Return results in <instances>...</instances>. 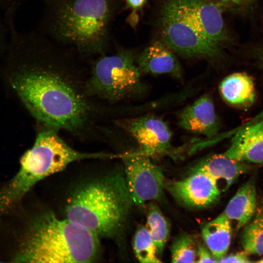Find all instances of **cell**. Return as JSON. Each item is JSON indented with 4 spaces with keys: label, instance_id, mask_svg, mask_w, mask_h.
Wrapping results in <instances>:
<instances>
[{
    "label": "cell",
    "instance_id": "1",
    "mask_svg": "<svg viewBox=\"0 0 263 263\" xmlns=\"http://www.w3.org/2000/svg\"><path fill=\"white\" fill-rule=\"evenodd\" d=\"M22 38L31 61L13 77V88L30 113L49 128L80 129L86 119V104L62 76L77 53L41 33Z\"/></svg>",
    "mask_w": 263,
    "mask_h": 263
},
{
    "label": "cell",
    "instance_id": "2",
    "mask_svg": "<svg viewBox=\"0 0 263 263\" xmlns=\"http://www.w3.org/2000/svg\"><path fill=\"white\" fill-rule=\"evenodd\" d=\"M41 34L83 57L107 53L115 0H41Z\"/></svg>",
    "mask_w": 263,
    "mask_h": 263
},
{
    "label": "cell",
    "instance_id": "3",
    "mask_svg": "<svg viewBox=\"0 0 263 263\" xmlns=\"http://www.w3.org/2000/svg\"><path fill=\"white\" fill-rule=\"evenodd\" d=\"M12 258L16 263H91L99 255V238L69 220L46 212L33 218Z\"/></svg>",
    "mask_w": 263,
    "mask_h": 263
},
{
    "label": "cell",
    "instance_id": "4",
    "mask_svg": "<svg viewBox=\"0 0 263 263\" xmlns=\"http://www.w3.org/2000/svg\"><path fill=\"white\" fill-rule=\"evenodd\" d=\"M132 202L124 173H110L78 187L67 200L66 218L99 238L115 236Z\"/></svg>",
    "mask_w": 263,
    "mask_h": 263
},
{
    "label": "cell",
    "instance_id": "5",
    "mask_svg": "<svg viewBox=\"0 0 263 263\" xmlns=\"http://www.w3.org/2000/svg\"><path fill=\"white\" fill-rule=\"evenodd\" d=\"M54 129L40 132L20 160L15 175L0 188V214L14 207L39 181L64 169L73 162L116 158V154L86 153L73 149Z\"/></svg>",
    "mask_w": 263,
    "mask_h": 263
},
{
    "label": "cell",
    "instance_id": "6",
    "mask_svg": "<svg viewBox=\"0 0 263 263\" xmlns=\"http://www.w3.org/2000/svg\"><path fill=\"white\" fill-rule=\"evenodd\" d=\"M141 73L131 51L98 56L92 69L90 88L94 94L111 101L138 95L144 89Z\"/></svg>",
    "mask_w": 263,
    "mask_h": 263
},
{
    "label": "cell",
    "instance_id": "7",
    "mask_svg": "<svg viewBox=\"0 0 263 263\" xmlns=\"http://www.w3.org/2000/svg\"><path fill=\"white\" fill-rule=\"evenodd\" d=\"M181 19L212 46L224 53L233 42L216 0H165L162 7Z\"/></svg>",
    "mask_w": 263,
    "mask_h": 263
},
{
    "label": "cell",
    "instance_id": "8",
    "mask_svg": "<svg viewBox=\"0 0 263 263\" xmlns=\"http://www.w3.org/2000/svg\"><path fill=\"white\" fill-rule=\"evenodd\" d=\"M150 157L139 150L120 154L132 202L138 206L159 200L165 188V178L162 170Z\"/></svg>",
    "mask_w": 263,
    "mask_h": 263
},
{
    "label": "cell",
    "instance_id": "9",
    "mask_svg": "<svg viewBox=\"0 0 263 263\" xmlns=\"http://www.w3.org/2000/svg\"><path fill=\"white\" fill-rule=\"evenodd\" d=\"M160 18L164 43L181 56L212 59L223 54L169 11L162 8Z\"/></svg>",
    "mask_w": 263,
    "mask_h": 263
},
{
    "label": "cell",
    "instance_id": "10",
    "mask_svg": "<svg viewBox=\"0 0 263 263\" xmlns=\"http://www.w3.org/2000/svg\"><path fill=\"white\" fill-rule=\"evenodd\" d=\"M165 187L179 202L193 208H203L215 203L220 196L217 183L204 172L194 169L187 178L165 181Z\"/></svg>",
    "mask_w": 263,
    "mask_h": 263
},
{
    "label": "cell",
    "instance_id": "11",
    "mask_svg": "<svg viewBox=\"0 0 263 263\" xmlns=\"http://www.w3.org/2000/svg\"><path fill=\"white\" fill-rule=\"evenodd\" d=\"M137 141L140 152L150 157L171 148V132L162 119L151 115L127 119L119 123Z\"/></svg>",
    "mask_w": 263,
    "mask_h": 263
},
{
    "label": "cell",
    "instance_id": "12",
    "mask_svg": "<svg viewBox=\"0 0 263 263\" xmlns=\"http://www.w3.org/2000/svg\"><path fill=\"white\" fill-rule=\"evenodd\" d=\"M223 153L243 163L263 164V119L236 131Z\"/></svg>",
    "mask_w": 263,
    "mask_h": 263
},
{
    "label": "cell",
    "instance_id": "13",
    "mask_svg": "<svg viewBox=\"0 0 263 263\" xmlns=\"http://www.w3.org/2000/svg\"><path fill=\"white\" fill-rule=\"evenodd\" d=\"M181 128L189 132L212 138L218 133L220 124L211 97L204 94L185 108L179 116Z\"/></svg>",
    "mask_w": 263,
    "mask_h": 263
},
{
    "label": "cell",
    "instance_id": "14",
    "mask_svg": "<svg viewBox=\"0 0 263 263\" xmlns=\"http://www.w3.org/2000/svg\"><path fill=\"white\" fill-rule=\"evenodd\" d=\"M169 48L165 44L159 41L147 47L135 61L141 73L153 75L169 74L181 78L180 65Z\"/></svg>",
    "mask_w": 263,
    "mask_h": 263
},
{
    "label": "cell",
    "instance_id": "15",
    "mask_svg": "<svg viewBox=\"0 0 263 263\" xmlns=\"http://www.w3.org/2000/svg\"><path fill=\"white\" fill-rule=\"evenodd\" d=\"M257 192L254 183L248 181L236 192L228 203L224 213L234 221L238 229L245 225L255 215Z\"/></svg>",
    "mask_w": 263,
    "mask_h": 263
},
{
    "label": "cell",
    "instance_id": "16",
    "mask_svg": "<svg viewBox=\"0 0 263 263\" xmlns=\"http://www.w3.org/2000/svg\"><path fill=\"white\" fill-rule=\"evenodd\" d=\"M194 169L206 173L218 185L219 181H224L226 189L240 175L247 171L248 168L244 163L231 159L222 153L205 159Z\"/></svg>",
    "mask_w": 263,
    "mask_h": 263
},
{
    "label": "cell",
    "instance_id": "17",
    "mask_svg": "<svg viewBox=\"0 0 263 263\" xmlns=\"http://www.w3.org/2000/svg\"><path fill=\"white\" fill-rule=\"evenodd\" d=\"M219 90L223 99L229 104L238 106L252 103L255 90L252 77L245 73L231 74L221 81Z\"/></svg>",
    "mask_w": 263,
    "mask_h": 263
},
{
    "label": "cell",
    "instance_id": "18",
    "mask_svg": "<svg viewBox=\"0 0 263 263\" xmlns=\"http://www.w3.org/2000/svg\"><path fill=\"white\" fill-rule=\"evenodd\" d=\"M202 234L207 248L218 262L226 255L230 244L232 227L230 220L222 213L205 225Z\"/></svg>",
    "mask_w": 263,
    "mask_h": 263
},
{
    "label": "cell",
    "instance_id": "19",
    "mask_svg": "<svg viewBox=\"0 0 263 263\" xmlns=\"http://www.w3.org/2000/svg\"><path fill=\"white\" fill-rule=\"evenodd\" d=\"M146 227L157 255H160L168 239L169 227L166 218L154 204H151L148 209Z\"/></svg>",
    "mask_w": 263,
    "mask_h": 263
},
{
    "label": "cell",
    "instance_id": "20",
    "mask_svg": "<svg viewBox=\"0 0 263 263\" xmlns=\"http://www.w3.org/2000/svg\"><path fill=\"white\" fill-rule=\"evenodd\" d=\"M241 243L247 253L263 255V208L258 210L252 221L246 225Z\"/></svg>",
    "mask_w": 263,
    "mask_h": 263
},
{
    "label": "cell",
    "instance_id": "21",
    "mask_svg": "<svg viewBox=\"0 0 263 263\" xmlns=\"http://www.w3.org/2000/svg\"><path fill=\"white\" fill-rule=\"evenodd\" d=\"M135 256L142 263H161L157 257L155 245L146 227L142 226L136 230L133 241Z\"/></svg>",
    "mask_w": 263,
    "mask_h": 263
},
{
    "label": "cell",
    "instance_id": "22",
    "mask_svg": "<svg viewBox=\"0 0 263 263\" xmlns=\"http://www.w3.org/2000/svg\"><path fill=\"white\" fill-rule=\"evenodd\" d=\"M197 249L192 238L188 235L178 237L173 242L171 248L172 263H194Z\"/></svg>",
    "mask_w": 263,
    "mask_h": 263
},
{
    "label": "cell",
    "instance_id": "23",
    "mask_svg": "<svg viewBox=\"0 0 263 263\" xmlns=\"http://www.w3.org/2000/svg\"><path fill=\"white\" fill-rule=\"evenodd\" d=\"M225 10L244 12L251 10L261 0H216Z\"/></svg>",
    "mask_w": 263,
    "mask_h": 263
},
{
    "label": "cell",
    "instance_id": "24",
    "mask_svg": "<svg viewBox=\"0 0 263 263\" xmlns=\"http://www.w3.org/2000/svg\"><path fill=\"white\" fill-rule=\"evenodd\" d=\"M126 8L132 10V13L128 18V21L132 26H135L138 19L136 18L137 12L141 10L146 2L147 0H124Z\"/></svg>",
    "mask_w": 263,
    "mask_h": 263
},
{
    "label": "cell",
    "instance_id": "25",
    "mask_svg": "<svg viewBox=\"0 0 263 263\" xmlns=\"http://www.w3.org/2000/svg\"><path fill=\"white\" fill-rule=\"evenodd\" d=\"M248 254L244 251L227 256L225 255L218 263H249L251 261L249 260Z\"/></svg>",
    "mask_w": 263,
    "mask_h": 263
},
{
    "label": "cell",
    "instance_id": "26",
    "mask_svg": "<svg viewBox=\"0 0 263 263\" xmlns=\"http://www.w3.org/2000/svg\"><path fill=\"white\" fill-rule=\"evenodd\" d=\"M197 263H215L216 261L211 252L203 245L199 244L197 249Z\"/></svg>",
    "mask_w": 263,
    "mask_h": 263
},
{
    "label": "cell",
    "instance_id": "27",
    "mask_svg": "<svg viewBox=\"0 0 263 263\" xmlns=\"http://www.w3.org/2000/svg\"><path fill=\"white\" fill-rule=\"evenodd\" d=\"M252 49L254 56L257 59L261 68L263 70V49L257 44L254 46Z\"/></svg>",
    "mask_w": 263,
    "mask_h": 263
},
{
    "label": "cell",
    "instance_id": "28",
    "mask_svg": "<svg viewBox=\"0 0 263 263\" xmlns=\"http://www.w3.org/2000/svg\"><path fill=\"white\" fill-rule=\"evenodd\" d=\"M257 262L263 263V258L258 261Z\"/></svg>",
    "mask_w": 263,
    "mask_h": 263
}]
</instances>
